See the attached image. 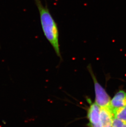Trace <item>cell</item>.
I'll return each mask as SVG.
<instances>
[{
	"instance_id": "6",
	"label": "cell",
	"mask_w": 126,
	"mask_h": 127,
	"mask_svg": "<svg viewBox=\"0 0 126 127\" xmlns=\"http://www.w3.org/2000/svg\"><path fill=\"white\" fill-rule=\"evenodd\" d=\"M114 118L126 121V105L115 112L114 114Z\"/></svg>"
},
{
	"instance_id": "7",
	"label": "cell",
	"mask_w": 126,
	"mask_h": 127,
	"mask_svg": "<svg viewBox=\"0 0 126 127\" xmlns=\"http://www.w3.org/2000/svg\"><path fill=\"white\" fill-rule=\"evenodd\" d=\"M113 127H126V121L114 118L112 123Z\"/></svg>"
},
{
	"instance_id": "3",
	"label": "cell",
	"mask_w": 126,
	"mask_h": 127,
	"mask_svg": "<svg viewBox=\"0 0 126 127\" xmlns=\"http://www.w3.org/2000/svg\"><path fill=\"white\" fill-rule=\"evenodd\" d=\"M126 105V92L120 90L111 99L110 106L113 114L118 109Z\"/></svg>"
},
{
	"instance_id": "4",
	"label": "cell",
	"mask_w": 126,
	"mask_h": 127,
	"mask_svg": "<svg viewBox=\"0 0 126 127\" xmlns=\"http://www.w3.org/2000/svg\"><path fill=\"white\" fill-rule=\"evenodd\" d=\"M88 101L90 104L87 114V117L89 121V124L93 125L100 124L101 108L95 103V102H92L90 99H88Z\"/></svg>"
},
{
	"instance_id": "5",
	"label": "cell",
	"mask_w": 126,
	"mask_h": 127,
	"mask_svg": "<svg viewBox=\"0 0 126 127\" xmlns=\"http://www.w3.org/2000/svg\"><path fill=\"white\" fill-rule=\"evenodd\" d=\"M114 118V115L110 106L101 108L100 123L102 127H111Z\"/></svg>"
},
{
	"instance_id": "1",
	"label": "cell",
	"mask_w": 126,
	"mask_h": 127,
	"mask_svg": "<svg viewBox=\"0 0 126 127\" xmlns=\"http://www.w3.org/2000/svg\"><path fill=\"white\" fill-rule=\"evenodd\" d=\"M39 12L41 24L44 35L53 48L58 57L61 58L59 44V31L57 24L50 13L46 2L43 6L41 0H34Z\"/></svg>"
},
{
	"instance_id": "2",
	"label": "cell",
	"mask_w": 126,
	"mask_h": 127,
	"mask_svg": "<svg viewBox=\"0 0 126 127\" xmlns=\"http://www.w3.org/2000/svg\"><path fill=\"white\" fill-rule=\"evenodd\" d=\"M88 69L94 82L95 95V103L100 108L109 107L111 100L110 96L107 94L106 90L98 82L90 65H88Z\"/></svg>"
}]
</instances>
